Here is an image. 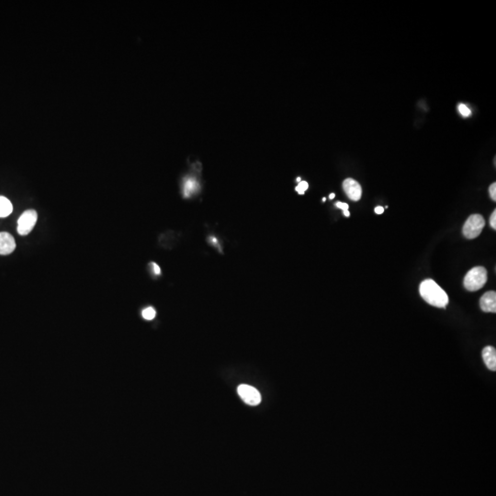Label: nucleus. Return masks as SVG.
Listing matches in <instances>:
<instances>
[{
	"mask_svg": "<svg viewBox=\"0 0 496 496\" xmlns=\"http://www.w3.org/2000/svg\"><path fill=\"white\" fill-rule=\"evenodd\" d=\"M481 309L485 313H496V291H488L483 294L480 301Z\"/></svg>",
	"mask_w": 496,
	"mask_h": 496,
	"instance_id": "8",
	"label": "nucleus"
},
{
	"mask_svg": "<svg viewBox=\"0 0 496 496\" xmlns=\"http://www.w3.org/2000/svg\"><path fill=\"white\" fill-rule=\"evenodd\" d=\"M309 184L307 181H301L299 183V185L296 187V191L299 193L300 195H303L305 193V191L308 189Z\"/></svg>",
	"mask_w": 496,
	"mask_h": 496,
	"instance_id": "13",
	"label": "nucleus"
},
{
	"mask_svg": "<svg viewBox=\"0 0 496 496\" xmlns=\"http://www.w3.org/2000/svg\"><path fill=\"white\" fill-rule=\"evenodd\" d=\"M458 108H459L460 113L462 115L463 117H469L471 114L470 109L466 105H464V104H460Z\"/></svg>",
	"mask_w": 496,
	"mask_h": 496,
	"instance_id": "14",
	"label": "nucleus"
},
{
	"mask_svg": "<svg viewBox=\"0 0 496 496\" xmlns=\"http://www.w3.org/2000/svg\"><path fill=\"white\" fill-rule=\"evenodd\" d=\"M487 282V271L483 267L470 269L464 279V287L469 291H476L483 288Z\"/></svg>",
	"mask_w": 496,
	"mask_h": 496,
	"instance_id": "2",
	"label": "nucleus"
},
{
	"mask_svg": "<svg viewBox=\"0 0 496 496\" xmlns=\"http://www.w3.org/2000/svg\"><path fill=\"white\" fill-rule=\"evenodd\" d=\"M297 181L300 183V182H301V177H298V178H297Z\"/></svg>",
	"mask_w": 496,
	"mask_h": 496,
	"instance_id": "23",
	"label": "nucleus"
},
{
	"mask_svg": "<svg viewBox=\"0 0 496 496\" xmlns=\"http://www.w3.org/2000/svg\"><path fill=\"white\" fill-rule=\"evenodd\" d=\"M483 361L486 367L492 370L496 371V351L494 347H486L483 350Z\"/></svg>",
	"mask_w": 496,
	"mask_h": 496,
	"instance_id": "9",
	"label": "nucleus"
},
{
	"mask_svg": "<svg viewBox=\"0 0 496 496\" xmlns=\"http://www.w3.org/2000/svg\"><path fill=\"white\" fill-rule=\"evenodd\" d=\"M151 265H152V269H153V272H154V275H160V274H161V269H160V267H159L157 264H155L154 262H153Z\"/></svg>",
	"mask_w": 496,
	"mask_h": 496,
	"instance_id": "17",
	"label": "nucleus"
},
{
	"mask_svg": "<svg viewBox=\"0 0 496 496\" xmlns=\"http://www.w3.org/2000/svg\"><path fill=\"white\" fill-rule=\"evenodd\" d=\"M16 248V242L13 236L6 233H0V255H7L11 254Z\"/></svg>",
	"mask_w": 496,
	"mask_h": 496,
	"instance_id": "7",
	"label": "nucleus"
},
{
	"mask_svg": "<svg viewBox=\"0 0 496 496\" xmlns=\"http://www.w3.org/2000/svg\"><path fill=\"white\" fill-rule=\"evenodd\" d=\"M335 193H332V194H330V196H329L330 200H333V199L335 198Z\"/></svg>",
	"mask_w": 496,
	"mask_h": 496,
	"instance_id": "22",
	"label": "nucleus"
},
{
	"mask_svg": "<svg viewBox=\"0 0 496 496\" xmlns=\"http://www.w3.org/2000/svg\"><path fill=\"white\" fill-rule=\"evenodd\" d=\"M484 226L485 221L482 215H470L463 226V235L467 239H474L481 235Z\"/></svg>",
	"mask_w": 496,
	"mask_h": 496,
	"instance_id": "3",
	"label": "nucleus"
},
{
	"mask_svg": "<svg viewBox=\"0 0 496 496\" xmlns=\"http://www.w3.org/2000/svg\"><path fill=\"white\" fill-rule=\"evenodd\" d=\"M13 211L12 203L7 198L0 196V218H5Z\"/></svg>",
	"mask_w": 496,
	"mask_h": 496,
	"instance_id": "11",
	"label": "nucleus"
},
{
	"mask_svg": "<svg viewBox=\"0 0 496 496\" xmlns=\"http://www.w3.org/2000/svg\"><path fill=\"white\" fill-rule=\"evenodd\" d=\"M335 206H336V207H338L339 209H341L343 211H349V204H347V203H345V202H340V201H338V202H336V203H335Z\"/></svg>",
	"mask_w": 496,
	"mask_h": 496,
	"instance_id": "18",
	"label": "nucleus"
},
{
	"mask_svg": "<svg viewBox=\"0 0 496 496\" xmlns=\"http://www.w3.org/2000/svg\"><path fill=\"white\" fill-rule=\"evenodd\" d=\"M210 240H211V243H213V246H215L216 248H218V242H217V240L215 239L214 237H211V238H210Z\"/></svg>",
	"mask_w": 496,
	"mask_h": 496,
	"instance_id": "20",
	"label": "nucleus"
},
{
	"mask_svg": "<svg viewBox=\"0 0 496 496\" xmlns=\"http://www.w3.org/2000/svg\"><path fill=\"white\" fill-rule=\"evenodd\" d=\"M38 215L34 210H28L25 211L18 221V227L17 231L20 235H27L33 231L34 228L36 221H37Z\"/></svg>",
	"mask_w": 496,
	"mask_h": 496,
	"instance_id": "4",
	"label": "nucleus"
},
{
	"mask_svg": "<svg viewBox=\"0 0 496 496\" xmlns=\"http://www.w3.org/2000/svg\"><path fill=\"white\" fill-rule=\"evenodd\" d=\"M343 188L351 201H357L360 200L362 195V188L358 182L352 178H348L343 183Z\"/></svg>",
	"mask_w": 496,
	"mask_h": 496,
	"instance_id": "6",
	"label": "nucleus"
},
{
	"mask_svg": "<svg viewBox=\"0 0 496 496\" xmlns=\"http://www.w3.org/2000/svg\"><path fill=\"white\" fill-rule=\"evenodd\" d=\"M490 225L491 227L496 230V211H494L493 212V214L491 215V218H490Z\"/></svg>",
	"mask_w": 496,
	"mask_h": 496,
	"instance_id": "16",
	"label": "nucleus"
},
{
	"mask_svg": "<svg viewBox=\"0 0 496 496\" xmlns=\"http://www.w3.org/2000/svg\"><path fill=\"white\" fill-rule=\"evenodd\" d=\"M490 196L492 198V200L494 201H496V183H493L491 186H490L489 188Z\"/></svg>",
	"mask_w": 496,
	"mask_h": 496,
	"instance_id": "15",
	"label": "nucleus"
},
{
	"mask_svg": "<svg viewBox=\"0 0 496 496\" xmlns=\"http://www.w3.org/2000/svg\"><path fill=\"white\" fill-rule=\"evenodd\" d=\"M200 188L198 180L194 177H188L185 179L183 184V195L185 198H188L191 195L195 194Z\"/></svg>",
	"mask_w": 496,
	"mask_h": 496,
	"instance_id": "10",
	"label": "nucleus"
},
{
	"mask_svg": "<svg viewBox=\"0 0 496 496\" xmlns=\"http://www.w3.org/2000/svg\"><path fill=\"white\" fill-rule=\"evenodd\" d=\"M343 213L346 216V217H349L350 216V213L349 211H343Z\"/></svg>",
	"mask_w": 496,
	"mask_h": 496,
	"instance_id": "21",
	"label": "nucleus"
},
{
	"mask_svg": "<svg viewBox=\"0 0 496 496\" xmlns=\"http://www.w3.org/2000/svg\"><path fill=\"white\" fill-rule=\"evenodd\" d=\"M420 295L430 305L437 308H446L449 304V296L433 280H425L420 284Z\"/></svg>",
	"mask_w": 496,
	"mask_h": 496,
	"instance_id": "1",
	"label": "nucleus"
},
{
	"mask_svg": "<svg viewBox=\"0 0 496 496\" xmlns=\"http://www.w3.org/2000/svg\"><path fill=\"white\" fill-rule=\"evenodd\" d=\"M374 212L377 214H382L384 213V208H382V206H378V207H376Z\"/></svg>",
	"mask_w": 496,
	"mask_h": 496,
	"instance_id": "19",
	"label": "nucleus"
},
{
	"mask_svg": "<svg viewBox=\"0 0 496 496\" xmlns=\"http://www.w3.org/2000/svg\"><path fill=\"white\" fill-rule=\"evenodd\" d=\"M237 391L242 400L248 405L255 406L261 402V395L259 391L250 385L242 384L238 387Z\"/></svg>",
	"mask_w": 496,
	"mask_h": 496,
	"instance_id": "5",
	"label": "nucleus"
},
{
	"mask_svg": "<svg viewBox=\"0 0 496 496\" xmlns=\"http://www.w3.org/2000/svg\"><path fill=\"white\" fill-rule=\"evenodd\" d=\"M155 315H156V313H155V310L153 307H148V308L144 309L142 311V317L145 320H149V321L153 320L154 317H155Z\"/></svg>",
	"mask_w": 496,
	"mask_h": 496,
	"instance_id": "12",
	"label": "nucleus"
}]
</instances>
